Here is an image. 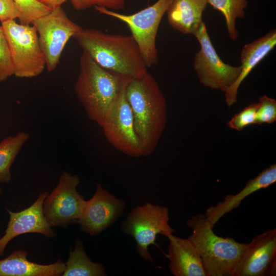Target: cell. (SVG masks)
<instances>
[{"label": "cell", "instance_id": "6da1fadb", "mask_svg": "<svg viewBox=\"0 0 276 276\" xmlns=\"http://www.w3.org/2000/svg\"><path fill=\"white\" fill-rule=\"evenodd\" d=\"M125 96L131 109L143 156H149L155 150L166 126L165 98L156 80L148 72L130 78Z\"/></svg>", "mask_w": 276, "mask_h": 276}, {"label": "cell", "instance_id": "7a4b0ae2", "mask_svg": "<svg viewBox=\"0 0 276 276\" xmlns=\"http://www.w3.org/2000/svg\"><path fill=\"white\" fill-rule=\"evenodd\" d=\"M129 79L101 67L83 51L74 89L88 118L101 127Z\"/></svg>", "mask_w": 276, "mask_h": 276}, {"label": "cell", "instance_id": "3957f363", "mask_svg": "<svg viewBox=\"0 0 276 276\" xmlns=\"http://www.w3.org/2000/svg\"><path fill=\"white\" fill-rule=\"evenodd\" d=\"M73 38L83 51L101 67L130 78L148 72L140 50L132 36L112 34L93 28H83Z\"/></svg>", "mask_w": 276, "mask_h": 276}, {"label": "cell", "instance_id": "277c9868", "mask_svg": "<svg viewBox=\"0 0 276 276\" xmlns=\"http://www.w3.org/2000/svg\"><path fill=\"white\" fill-rule=\"evenodd\" d=\"M187 224L192 231L188 239L199 254L206 276H232L247 243L216 235L204 214L193 216Z\"/></svg>", "mask_w": 276, "mask_h": 276}, {"label": "cell", "instance_id": "5b68a950", "mask_svg": "<svg viewBox=\"0 0 276 276\" xmlns=\"http://www.w3.org/2000/svg\"><path fill=\"white\" fill-rule=\"evenodd\" d=\"M9 44L13 64L14 75L18 78H33L39 75L46 67L36 28L18 24L15 20L2 22Z\"/></svg>", "mask_w": 276, "mask_h": 276}, {"label": "cell", "instance_id": "8992f818", "mask_svg": "<svg viewBox=\"0 0 276 276\" xmlns=\"http://www.w3.org/2000/svg\"><path fill=\"white\" fill-rule=\"evenodd\" d=\"M172 0H157L153 5L130 15L113 11L104 7L95 6L99 13L117 18L129 28L148 68L157 63L156 36L161 20Z\"/></svg>", "mask_w": 276, "mask_h": 276}, {"label": "cell", "instance_id": "52a82bcc", "mask_svg": "<svg viewBox=\"0 0 276 276\" xmlns=\"http://www.w3.org/2000/svg\"><path fill=\"white\" fill-rule=\"evenodd\" d=\"M169 209L165 206L146 203L133 209L121 223V229L134 239L137 252L145 260L153 262L148 246L155 243L157 234L167 237L174 232L169 224Z\"/></svg>", "mask_w": 276, "mask_h": 276}, {"label": "cell", "instance_id": "ba28073f", "mask_svg": "<svg viewBox=\"0 0 276 276\" xmlns=\"http://www.w3.org/2000/svg\"><path fill=\"white\" fill-rule=\"evenodd\" d=\"M194 36L199 43L200 50L195 54L193 67L200 83L225 93L239 77L241 66H233L222 60L211 42L204 22Z\"/></svg>", "mask_w": 276, "mask_h": 276}, {"label": "cell", "instance_id": "9c48e42d", "mask_svg": "<svg viewBox=\"0 0 276 276\" xmlns=\"http://www.w3.org/2000/svg\"><path fill=\"white\" fill-rule=\"evenodd\" d=\"M32 25L36 29L46 67L49 72H52L57 67L67 41L82 27L68 17L61 6L53 9Z\"/></svg>", "mask_w": 276, "mask_h": 276}, {"label": "cell", "instance_id": "30bf717a", "mask_svg": "<svg viewBox=\"0 0 276 276\" xmlns=\"http://www.w3.org/2000/svg\"><path fill=\"white\" fill-rule=\"evenodd\" d=\"M80 182L77 175L61 172L57 186L43 205L44 216L52 227H66L80 218L86 201L77 191Z\"/></svg>", "mask_w": 276, "mask_h": 276}, {"label": "cell", "instance_id": "8fae6325", "mask_svg": "<svg viewBox=\"0 0 276 276\" xmlns=\"http://www.w3.org/2000/svg\"><path fill=\"white\" fill-rule=\"evenodd\" d=\"M125 90V88L101 127L108 142L116 149L125 155L139 157L143 156L142 149Z\"/></svg>", "mask_w": 276, "mask_h": 276}, {"label": "cell", "instance_id": "7c38bea8", "mask_svg": "<svg viewBox=\"0 0 276 276\" xmlns=\"http://www.w3.org/2000/svg\"><path fill=\"white\" fill-rule=\"evenodd\" d=\"M276 228L267 229L247 244L232 276L275 275Z\"/></svg>", "mask_w": 276, "mask_h": 276}, {"label": "cell", "instance_id": "4fadbf2b", "mask_svg": "<svg viewBox=\"0 0 276 276\" xmlns=\"http://www.w3.org/2000/svg\"><path fill=\"white\" fill-rule=\"evenodd\" d=\"M125 206L123 201L104 189L100 183H97L95 193L86 201L77 223L81 231L95 236L114 223L122 215Z\"/></svg>", "mask_w": 276, "mask_h": 276}, {"label": "cell", "instance_id": "5bb4252c", "mask_svg": "<svg viewBox=\"0 0 276 276\" xmlns=\"http://www.w3.org/2000/svg\"><path fill=\"white\" fill-rule=\"evenodd\" d=\"M49 195L48 192H41L31 206L20 212H14L6 208L9 220L5 234L0 238V257L10 241L19 235L38 233L47 238L56 236L43 211L44 201Z\"/></svg>", "mask_w": 276, "mask_h": 276}, {"label": "cell", "instance_id": "9a60e30c", "mask_svg": "<svg viewBox=\"0 0 276 276\" xmlns=\"http://www.w3.org/2000/svg\"><path fill=\"white\" fill-rule=\"evenodd\" d=\"M275 44L276 31L273 29L243 47L241 52V73L234 83L224 93L225 101L228 107L237 102L238 89L243 80Z\"/></svg>", "mask_w": 276, "mask_h": 276}, {"label": "cell", "instance_id": "2e32d148", "mask_svg": "<svg viewBox=\"0 0 276 276\" xmlns=\"http://www.w3.org/2000/svg\"><path fill=\"white\" fill-rule=\"evenodd\" d=\"M169 241L168 254L169 268L175 276H206L199 254L188 239L172 234L167 237Z\"/></svg>", "mask_w": 276, "mask_h": 276}, {"label": "cell", "instance_id": "e0dca14e", "mask_svg": "<svg viewBox=\"0 0 276 276\" xmlns=\"http://www.w3.org/2000/svg\"><path fill=\"white\" fill-rule=\"evenodd\" d=\"M276 181V164L265 168L256 177L248 180L245 187L235 195H228L222 201L208 208L204 214L210 226L214 225L225 214L239 206L248 196L262 189H265Z\"/></svg>", "mask_w": 276, "mask_h": 276}, {"label": "cell", "instance_id": "ac0fdd59", "mask_svg": "<svg viewBox=\"0 0 276 276\" xmlns=\"http://www.w3.org/2000/svg\"><path fill=\"white\" fill-rule=\"evenodd\" d=\"M28 253L17 250L6 258L0 260V276H60L65 268V263L60 259L42 265L30 261Z\"/></svg>", "mask_w": 276, "mask_h": 276}, {"label": "cell", "instance_id": "d6986e66", "mask_svg": "<svg viewBox=\"0 0 276 276\" xmlns=\"http://www.w3.org/2000/svg\"><path fill=\"white\" fill-rule=\"evenodd\" d=\"M207 0H172L167 10V19L175 30L194 35L202 21Z\"/></svg>", "mask_w": 276, "mask_h": 276}, {"label": "cell", "instance_id": "ffe728a7", "mask_svg": "<svg viewBox=\"0 0 276 276\" xmlns=\"http://www.w3.org/2000/svg\"><path fill=\"white\" fill-rule=\"evenodd\" d=\"M63 276L106 275L102 264L91 261L87 256L82 240L77 239L73 250H70Z\"/></svg>", "mask_w": 276, "mask_h": 276}, {"label": "cell", "instance_id": "44dd1931", "mask_svg": "<svg viewBox=\"0 0 276 276\" xmlns=\"http://www.w3.org/2000/svg\"><path fill=\"white\" fill-rule=\"evenodd\" d=\"M29 136L27 132H19L14 136L5 137L0 142V182L11 181V167Z\"/></svg>", "mask_w": 276, "mask_h": 276}, {"label": "cell", "instance_id": "7402d4cb", "mask_svg": "<svg viewBox=\"0 0 276 276\" xmlns=\"http://www.w3.org/2000/svg\"><path fill=\"white\" fill-rule=\"evenodd\" d=\"M215 9L224 16L229 38L236 40L239 36L236 27L237 18H243L247 7V0H207Z\"/></svg>", "mask_w": 276, "mask_h": 276}, {"label": "cell", "instance_id": "603a6c76", "mask_svg": "<svg viewBox=\"0 0 276 276\" xmlns=\"http://www.w3.org/2000/svg\"><path fill=\"white\" fill-rule=\"evenodd\" d=\"M20 11L19 22L32 25L38 18L48 14L52 9L38 0H13Z\"/></svg>", "mask_w": 276, "mask_h": 276}, {"label": "cell", "instance_id": "cb8c5ba5", "mask_svg": "<svg viewBox=\"0 0 276 276\" xmlns=\"http://www.w3.org/2000/svg\"><path fill=\"white\" fill-rule=\"evenodd\" d=\"M14 74V66L8 41L0 26V83Z\"/></svg>", "mask_w": 276, "mask_h": 276}, {"label": "cell", "instance_id": "d4e9b609", "mask_svg": "<svg viewBox=\"0 0 276 276\" xmlns=\"http://www.w3.org/2000/svg\"><path fill=\"white\" fill-rule=\"evenodd\" d=\"M276 121V101L266 95L259 98L256 124H271Z\"/></svg>", "mask_w": 276, "mask_h": 276}, {"label": "cell", "instance_id": "484cf974", "mask_svg": "<svg viewBox=\"0 0 276 276\" xmlns=\"http://www.w3.org/2000/svg\"><path fill=\"white\" fill-rule=\"evenodd\" d=\"M258 103H252L235 114L227 122V126L236 130H242L250 125L256 124Z\"/></svg>", "mask_w": 276, "mask_h": 276}, {"label": "cell", "instance_id": "4316f807", "mask_svg": "<svg viewBox=\"0 0 276 276\" xmlns=\"http://www.w3.org/2000/svg\"><path fill=\"white\" fill-rule=\"evenodd\" d=\"M77 10H83L92 6L104 7L110 10H122L125 6V0H71Z\"/></svg>", "mask_w": 276, "mask_h": 276}, {"label": "cell", "instance_id": "83f0119b", "mask_svg": "<svg viewBox=\"0 0 276 276\" xmlns=\"http://www.w3.org/2000/svg\"><path fill=\"white\" fill-rule=\"evenodd\" d=\"M20 16V11L13 0H0V21L15 20Z\"/></svg>", "mask_w": 276, "mask_h": 276}, {"label": "cell", "instance_id": "f1b7e54d", "mask_svg": "<svg viewBox=\"0 0 276 276\" xmlns=\"http://www.w3.org/2000/svg\"><path fill=\"white\" fill-rule=\"evenodd\" d=\"M42 3L49 7L51 9H54L61 6L67 0H38Z\"/></svg>", "mask_w": 276, "mask_h": 276}, {"label": "cell", "instance_id": "f546056e", "mask_svg": "<svg viewBox=\"0 0 276 276\" xmlns=\"http://www.w3.org/2000/svg\"><path fill=\"white\" fill-rule=\"evenodd\" d=\"M2 189L0 188V195H1V194H2Z\"/></svg>", "mask_w": 276, "mask_h": 276}]
</instances>
